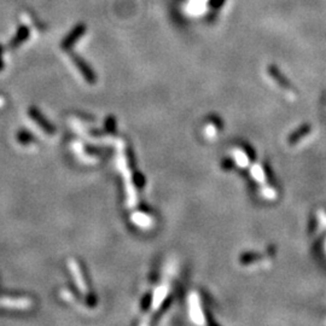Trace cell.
Instances as JSON below:
<instances>
[{"instance_id":"2","label":"cell","mask_w":326,"mask_h":326,"mask_svg":"<svg viewBox=\"0 0 326 326\" xmlns=\"http://www.w3.org/2000/svg\"><path fill=\"white\" fill-rule=\"evenodd\" d=\"M74 62H75V64H76V67L80 69L81 73L84 74V76L86 77V79H89V80H93V74H92V71L90 70V68L87 67V65L85 64L84 62L81 61L80 58H76V57H75V58H74Z\"/></svg>"},{"instance_id":"1","label":"cell","mask_w":326,"mask_h":326,"mask_svg":"<svg viewBox=\"0 0 326 326\" xmlns=\"http://www.w3.org/2000/svg\"><path fill=\"white\" fill-rule=\"evenodd\" d=\"M85 30H86V28H85V26H83V24H79V26L75 27L74 29L70 32V34H69V35L65 37V40L63 42V44H62V48H63V49L70 48V46L73 45V44L76 42V40L80 39L81 35H83V34L85 33Z\"/></svg>"},{"instance_id":"3","label":"cell","mask_w":326,"mask_h":326,"mask_svg":"<svg viewBox=\"0 0 326 326\" xmlns=\"http://www.w3.org/2000/svg\"><path fill=\"white\" fill-rule=\"evenodd\" d=\"M28 34H29V32H28V29L26 27H22L20 30H18V33H17V35L16 37H15V40H14V44H16V45H18V44H21L22 42H23V40H26L27 37H28Z\"/></svg>"}]
</instances>
